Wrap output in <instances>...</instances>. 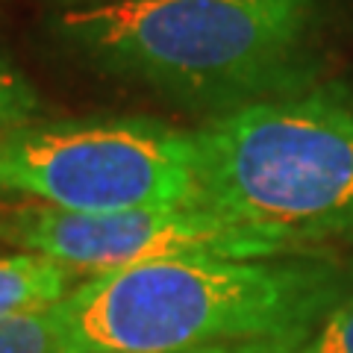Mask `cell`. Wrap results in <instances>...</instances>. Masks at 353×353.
Here are the masks:
<instances>
[{
  "mask_svg": "<svg viewBox=\"0 0 353 353\" xmlns=\"http://www.w3.org/2000/svg\"><path fill=\"white\" fill-rule=\"evenodd\" d=\"M353 292L327 253L174 259L88 274L53 306L65 353H183L306 341Z\"/></svg>",
  "mask_w": 353,
  "mask_h": 353,
  "instance_id": "1",
  "label": "cell"
},
{
  "mask_svg": "<svg viewBox=\"0 0 353 353\" xmlns=\"http://www.w3.org/2000/svg\"><path fill=\"white\" fill-rule=\"evenodd\" d=\"M57 36L83 62L221 115L318 80L321 0H121L68 6Z\"/></svg>",
  "mask_w": 353,
  "mask_h": 353,
  "instance_id": "2",
  "label": "cell"
},
{
  "mask_svg": "<svg viewBox=\"0 0 353 353\" xmlns=\"http://www.w3.org/2000/svg\"><path fill=\"white\" fill-rule=\"evenodd\" d=\"M194 132L209 206L294 253L353 250V85L309 83Z\"/></svg>",
  "mask_w": 353,
  "mask_h": 353,
  "instance_id": "3",
  "label": "cell"
},
{
  "mask_svg": "<svg viewBox=\"0 0 353 353\" xmlns=\"http://www.w3.org/2000/svg\"><path fill=\"white\" fill-rule=\"evenodd\" d=\"M68 212L206 203L194 132L153 118L32 121L0 130V197Z\"/></svg>",
  "mask_w": 353,
  "mask_h": 353,
  "instance_id": "4",
  "label": "cell"
},
{
  "mask_svg": "<svg viewBox=\"0 0 353 353\" xmlns=\"http://www.w3.org/2000/svg\"><path fill=\"white\" fill-rule=\"evenodd\" d=\"M0 239L68 265L80 277L148 262L265 259L294 253L209 203L127 212H68L27 203L0 212Z\"/></svg>",
  "mask_w": 353,
  "mask_h": 353,
  "instance_id": "5",
  "label": "cell"
},
{
  "mask_svg": "<svg viewBox=\"0 0 353 353\" xmlns=\"http://www.w3.org/2000/svg\"><path fill=\"white\" fill-rule=\"evenodd\" d=\"M80 277L74 268L39 253L0 256V321L12 315L57 306Z\"/></svg>",
  "mask_w": 353,
  "mask_h": 353,
  "instance_id": "6",
  "label": "cell"
},
{
  "mask_svg": "<svg viewBox=\"0 0 353 353\" xmlns=\"http://www.w3.org/2000/svg\"><path fill=\"white\" fill-rule=\"evenodd\" d=\"M0 353H65L53 306L3 318L0 321Z\"/></svg>",
  "mask_w": 353,
  "mask_h": 353,
  "instance_id": "7",
  "label": "cell"
},
{
  "mask_svg": "<svg viewBox=\"0 0 353 353\" xmlns=\"http://www.w3.org/2000/svg\"><path fill=\"white\" fill-rule=\"evenodd\" d=\"M41 101L36 88L3 53H0V130L24 127L39 121Z\"/></svg>",
  "mask_w": 353,
  "mask_h": 353,
  "instance_id": "8",
  "label": "cell"
},
{
  "mask_svg": "<svg viewBox=\"0 0 353 353\" xmlns=\"http://www.w3.org/2000/svg\"><path fill=\"white\" fill-rule=\"evenodd\" d=\"M297 353H353V292L318 324Z\"/></svg>",
  "mask_w": 353,
  "mask_h": 353,
  "instance_id": "9",
  "label": "cell"
},
{
  "mask_svg": "<svg viewBox=\"0 0 353 353\" xmlns=\"http://www.w3.org/2000/svg\"><path fill=\"white\" fill-rule=\"evenodd\" d=\"M306 341L277 339V341H253V345H230V347H203V350H183V353H297Z\"/></svg>",
  "mask_w": 353,
  "mask_h": 353,
  "instance_id": "10",
  "label": "cell"
},
{
  "mask_svg": "<svg viewBox=\"0 0 353 353\" xmlns=\"http://www.w3.org/2000/svg\"><path fill=\"white\" fill-rule=\"evenodd\" d=\"M59 3H68V6H92V3H121V0H59Z\"/></svg>",
  "mask_w": 353,
  "mask_h": 353,
  "instance_id": "11",
  "label": "cell"
}]
</instances>
